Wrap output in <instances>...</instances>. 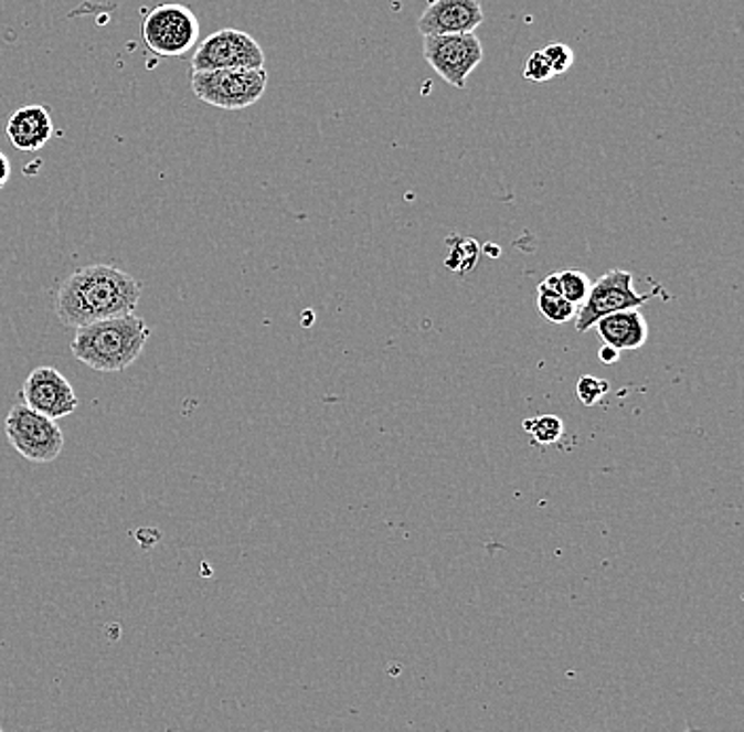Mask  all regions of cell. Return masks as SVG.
<instances>
[{
  "instance_id": "7c38bea8",
  "label": "cell",
  "mask_w": 744,
  "mask_h": 732,
  "mask_svg": "<svg viewBox=\"0 0 744 732\" xmlns=\"http://www.w3.org/2000/svg\"><path fill=\"white\" fill-rule=\"evenodd\" d=\"M598 337L605 346L616 348L618 352L624 350H639L647 343L649 329L647 320L639 309H624L600 318L595 325Z\"/></svg>"
},
{
  "instance_id": "277c9868",
  "label": "cell",
  "mask_w": 744,
  "mask_h": 732,
  "mask_svg": "<svg viewBox=\"0 0 744 732\" xmlns=\"http://www.w3.org/2000/svg\"><path fill=\"white\" fill-rule=\"evenodd\" d=\"M4 434L9 445L32 464H51L64 449V434L57 422L24 403L13 404L7 413Z\"/></svg>"
},
{
  "instance_id": "8992f818",
  "label": "cell",
  "mask_w": 744,
  "mask_h": 732,
  "mask_svg": "<svg viewBox=\"0 0 744 732\" xmlns=\"http://www.w3.org/2000/svg\"><path fill=\"white\" fill-rule=\"evenodd\" d=\"M193 73L233 71V68H265V51L248 32L223 28L210 34L191 60Z\"/></svg>"
},
{
  "instance_id": "30bf717a",
  "label": "cell",
  "mask_w": 744,
  "mask_h": 732,
  "mask_svg": "<svg viewBox=\"0 0 744 732\" xmlns=\"http://www.w3.org/2000/svg\"><path fill=\"white\" fill-rule=\"evenodd\" d=\"M485 22L480 0H434L423 11L417 28L423 36L468 34Z\"/></svg>"
},
{
  "instance_id": "5bb4252c",
  "label": "cell",
  "mask_w": 744,
  "mask_h": 732,
  "mask_svg": "<svg viewBox=\"0 0 744 732\" xmlns=\"http://www.w3.org/2000/svg\"><path fill=\"white\" fill-rule=\"evenodd\" d=\"M538 311L544 320L552 322V325H567L575 318L577 307L570 304L556 290L548 288L544 282H540V286H538Z\"/></svg>"
},
{
  "instance_id": "44dd1931",
  "label": "cell",
  "mask_w": 744,
  "mask_h": 732,
  "mask_svg": "<svg viewBox=\"0 0 744 732\" xmlns=\"http://www.w3.org/2000/svg\"><path fill=\"white\" fill-rule=\"evenodd\" d=\"M9 178H11V161L4 152L0 151V189L9 182Z\"/></svg>"
},
{
  "instance_id": "9a60e30c",
  "label": "cell",
  "mask_w": 744,
  "mask_h": 732,
  "mask_svg": "<svg viewBox=\"0 0 744 732\" xmlns=\"http://www.w3.org/2000/svg\"><path fill=\"white\" fill-rule=\"evenodd\" d=\"M524 432L531 434V438L540 445H552L556 441H561L563 432H565V424L561 417L556 415H538L531 420L522 422Z\"/></svg>"
},
{
  "instance_id": "6da1fadb",
  "label": "cell",
  "mask_w": 744,
  "mask_h": 732,
  "mask_svg": "<svg viewBox=\"0 0 744 732\" xmlns=\"http://www.w3.org/2000/svg\"><path fill=\"white\" fill-rule=\"evenodd\" d=\"M142 284L113 265H87L62 282L55 297V316L68 329L134 314Z\"/></svg>"
},
{
  "instance_id": "ac0fdd59",
  "label": "cell",
  "mask_w": 744,
  "mask_h": 732,
  "mask_svg": "<svg viewBox=\"0 0 744 732\" xmlns=\"http://www.w3.org/2000/svg\"><path fill=\"white\" fill-rule=\"evenodd\" d=\"M542 53H544L554 76L565 75L575 62V53L565 43H548Z\"/></svg>"
},
{
  "instance_id": "52a82bcc",
  "label": "cell",
  "mask_w": 744,
  "mask_h": 732,
  "mask_svg": "<svg viewBox=\"0 0 744 732\" xmlns=\"http://www.w3.org/2000/svg\"><path fill=\"white\" fill-rule=\"evenodd\" d=\"M423 53L434 73L457 89L468 85V78L485 57L482 43L474 32L423 36Z\"/></svg>"
},
{
  "instance_id": "7a4b0ae2",
  "label": "cell",
  "mask_w": 744,
  "mask_h": 732,
  "mask_svg": "<svg viewBox=\"0 0 744 732\" xmlns=\"http://www.w3.org/2000/svg\"><path fill=\"white\" fill-rule=\"evenodd\" d=\"M149 339V325L142 318L127 314L76 329L71 352L94 371L119 373L142 356Z\"/></svg>"
},
{
  "instance_id": "ffe728a7",
  "label": "cell",
  "mask_w": 744,
  "mask_h": 732,
  "mask_svg": "<svg viewBox=\"0 0 744 732\" xmlns=\"http://www.w3.org/2000/svg\"><path fill=\"white\" fill-rule=\"evenodd\" d=\"M620 354L621 352H618V350L612 348V346H603V348L598 350V358H600V362H605V364H616V362L620 360Z\"/></svg>"
},
{
  "instance_id": "ba28073f",
  "label": "cell",
  "mask_w": 744,
  "mask_h": 732,
  "mask_svg": "<svg viewBox=\"0 0 744 732\" xmlns=\"http://www.w3.org/2000/svg\"><path fill=\"white\" fill-rule=\"evenodd\" d=\"M649 301V295H639L633 288V274L626 269H612L593 282L586 301L577 309V332L593 329L596 322L609 314L624 309H639Z\"/></svg>"
},
{
  "instance_id": "8fae6325",
  "label": "cell",
  "mask_w": 744,
  "mask_h": 732,
  "mask_svg": "<svg viewBox=\"0 0 744 732\" xmlns=\"http://www.w3.org/2000/svg\"><path fill=\"white\" fill-rule=\"evenodd\" d=\"M53 136L50 110L41 104L18 108L7 121L9 142L22 152L41 151Z\"/></svg>"
},
{
  "instance_id": "2e32d148",
  "label": "cell",
  "mask_w": 744,
  "mask_h": 732,
  "mask_svg": "<svg viewBox=\"0 0 744 732\" xmlns=\"http://www.w3.org/2000/svg\"><path fill=\"white\" fill-rule=\"evenodd\" d=\"M478 244L474 240H468V237H457V246L450 248V254L447 258V267L450 272H457V274H466L476 267L478 263Z\"/></svg>"
},
{
  "instance_id": "4fadbf2b",
  "label": "cell",
  "mask_w": 744,
  "mask_h": 732,
  "mask_svg": "<svg viewBox=\"0 0 744 732\" xmlns=\"http://www.w3.org/2000/svg\"><path fill=\"white\" fill-rule=\"evenodd\" d=\"M548 288L556 290L559 295H563L570 304L582 305L586 301L588 293H591V286H593V279L588 278L584 272L580 269H567V272H561V274H552L544 279Z\"/></svg>"
},
{
  "instance_id": "3957f363",
  "label": "cell",
  "mask_w": 744,
  "mask_h": 732,
  "mask_svg": "<svg viewBox=\"0 0 744 732\" xmlns=\"http://www.w3.org/2000/svg\"><path fill=\"white\" fill-rule=\"evenodd\" d=\"M269 75L265 68H233L193 73L191 89L198 100L221 110H244L254 106L267 92Z\"/></svg>"
},
{
  "instance_id": "9c48e42d",
  "label": "cell",
  "mask_w": 744,
  "mask_h": 732,
  "mask_svg": "<svg viewBox=\"0 0 744 732\" xmlns=\"http://www.w3.org/2000/svg\"><path fill=\"white\" fill-rule=\"evenodd\" d=\"M22 401L55 422L73 415L78 409V396L73 383L55 367H39L25 378Z\"/></svg>"
},
{
  "instance_id": "5b68a950",
  "label": "cell",
  "mask_w": 744,
  "mask_h": 732,
  "mask_svg": "<svg viewBox=\"0 0 744 732\" xmlns=\"http://www.w3.org/2000/svg\"><path fill=\"white\" fill-rule=\"evenodd\" d=\"M142 41L159 57H182L198 45V15L187 4H157L142 22Z\"/></svg>"
},
{
  "instance_id": "e0dca14e",
  "label": "cell",
  "mask_w": 744,
  "mask_h": 732,
  "mask_svg": "<svg viewBox=\"0 0 744 732\" xmlns=\"http://www.w3.org/2000/svg\"><path fill=\"white\" fill-rule=\"evenodd\" d=\"M575 392H577V399L582 401L584 406H595L609 392V381L595 378V375H584V378L577 379Z\"/></svg>"
},
{
  "instance_id": "d6986e66",
  "label": "cell",
  "mask_w": 744,
  "mask_h": 732,
  "mask_svg": "<svg viewBox=\"0 0 744 732\" xmlns=\"http://www.w3.org/2000/svg\"><path fill=\"white\" fill-rule=\"evenodd\" d=\"M522 76L529 78V81H533V83H546V81H550V78L554 76L542 50L533 51V53L527 57V62H524V66H522Z\"/></svg>"
}]
</instances>
